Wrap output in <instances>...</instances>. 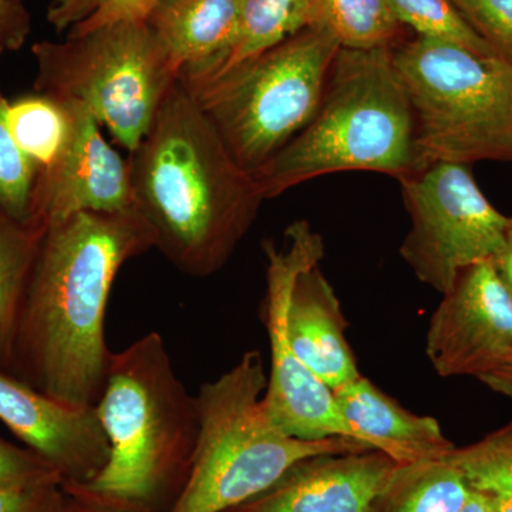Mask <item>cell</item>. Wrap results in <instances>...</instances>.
<instances>
[{"label":"cell","instance_id":"obj_1","mask_svg":"<svg viewBox=\"0 0 512 512\" xmlns=\"http://www.w3.org/2000/svg\"><path fill=\"white\" fill-rule=\"evenodd\" d=\"M153 248L137 210L82 212L43 231L15 342L30 386L96 406L113 356L104 326L111 289L130 259Z\"/></svg>","mask_w":512,"mask_h":512},{"label":"cell","instance_id":"obj_2","mask_svg":"<svg viewBox=\"0 0 512 512\" xmlns=\"http://www.w3.org/2000/svg\"><path fill=\"white\" fill-rule=\"evenodd\" d=\"M128 164L134 207L154 248L192 278L227 265L265 201L180 79Z\"/></svg>","mask_w":512,"mask_h":512},{"label":"cell","instance_id":"obj_3","mask_svg":"<svg viewBox=\"0 0 512 512\" xmlns=\"http://www.w3.org/2000/svg\"><path fill=\"white\" fill-rule=\"evenodd\" d=\"M94 409L109 458L83 487L140 510L170 512L190 476L198 404L175 372L160 333H147L113 353Z\"/></svg>","mask_w":512,"mask_h":512},{"label":"cell","instance_id":"obj_4","mask_svg":"<svg viewBox=\"0 0 512 512\" xmlns=\"http://www.w3.org/2000/svg\"><path fill=\"white\" fill-rule=\"evenodd\" d=\"M345 171L397 181L419 171L412 104L393 49H339L311 123L254 175L269 200Z\"/></svg>","mask_w":512,"mask_h":512},{"label":"cell","instance_id":"obj_5","mask_svg":"<svg viewBox=\"0 0 512 512\" xmlns=\"http://www.w3.org/2000/svg\"><path fill=\"white\" fill-rule=\"evenodd\" d=\"M266 384L258 350H247L228 372L202 384L194 460L170 512H224L262 493L305 458L370 450L348 437L288 436L266 412Z\"/></svg>","mask_w":512,"mask_h":512},{"label":"cell","instance_id":"obj_6","mask_svg":"<svg viewBox=\"0 0 512 512\" xmlns=\"http://www.w3.org/2000/svg\"><path fill=\"white\" fill-rule=\"evenodd\" d=\"M412 104L419 171L512 161V62L414 37L393 47Z\"/></svg>","mask_w":512,"mask_h":512},{"label":"cell","instance_id":"obj_7","mask_svg":"<svg viewBox=\"0 0 512 512\" xmlns=\"http://www.w3.org/2000/svg\"><path fill=\"white\" fill-rule=\"evenodd\" d=\"M340 46L309 28L187 89L229 153L255 174L311 123Z\"/></svg>","mask_w":512,"mask_h":512},{"label":"cell","instance_id":"obj_8","mask_svg":"<svg viewBox=\"0 0 512 512\" xmlns=\"http://www.w3.org/2000/svg\"><path fill=\"white\" fill-rule=\"evenodd\" d=\"M37 92L79 101L128 153L140 146L180 79L147 20L119 22L33 46Z\"/></svg>","mask_w":512,"mask_h":512},{"label":"cell","instance_id":"obj_9","mask_svg":"<svg viewBox=\"0 0 512 512\" xmlns=\"http://www.w3.org/2000/svg\"><path fill=\"white\" fill-rule=\"evenodd\" d=\"M470 167L441 161L399 181L412 222L400 256L441 295L464 269L500 254L510 222L487 200Z\"/></svg>","mask_w":512,"mask_h":512},{"label":"cell","instance_id":"obj_10","mask_svg":"<svg viewBox=\"0 0 512 512\" xmlns=\"http://www.w3.org/2000/svg\"><path fill=\"white\" fill-rule=\"evenodd\" d=\"M264 249L266 291L261 320L271 349V370L264 394L266 412L279 429L296 439L348 437L365 444L340 413L332 390L293 355L286 335L293 286L305 269L320 265L325 255L322 235L313 231L308 221H296L286 231L285 247L278 248L275 242L268 241Z\"/></svg>","mask_w":512,"mask_h":512},{"label":"cell","instance_id":"obj_11","mask_svg":"<svg viewBox=\"0 0 512 512\" xmlns=\"http://www.w3.org/2000/svg\"><path fill=\"white\" fill-rule=\"evenodd\" d=\"M426 355L441 377H481L512 355V299L493 262L464 269L431 315Z\"/></svg>","mask_w":512,"mask_h":512},{"label":"cell","instance_id":"obj_12","mask_svg":"<svg viewBox=\"0 0 512 512\" xmlns=\"http://www.w3.org/2000/svg\"><path fill=\"white\" fill-rule=\"evenodd\" d=\"M59 100L69 116V134L55 161L37 173L30 225L45 231L82 212L136 210L128 160L107 143L84 104Z\"/></svg>","mask_w":512,"mask_h":512},{"label":"cell","instance_id":"obj_13","mask_svg":"<svg viewBox=\"0 0 512 512\" xmlns=\"http://www.w3.org/2000/svg\"><path fill=\"white\" fill-rule=\"evenodd\" d=\"M0 421L45 460L63 484L86 485L109 458V441L94 407H77L0 372Z\"/></svg>","mask_w":512,"mask_h":512},{"label":"cell","instance_id":"obj_14","mask_svg":"<svg viewBox=\"0 0 512 512\" xmlns=\"http://www.w3.org/2000/svg\"><path fill=\"white\" fill-rule=\"evenodd\" d=\"M397 466L377 450L305 458L271 487L224 512H369Z\"/></svg>","mask_w":512,"mask_h":512},{"label":"cell","instance_id":"obj_15","mask_svg":"<svg viewBox=\"0 0 512 512\" xmlns=\"http://www.w3.org/2000/svg\"><path fill=\"white\" fill-rule=\"evenodd\" d=\"M346 329L338 295L320 266L305 269L292 289L286 335L293 355L332 392L360 376Z\"/></svg>","mask_w":512,"mask_h":512},{"label":"cell","instance_id":"obj_16","mask_svg":"<svg viewBox=\"0 0 512 512\" xmlns=\"http://www.w3.org/2000/svg\"><path fill=\"white\" fill-rule=\"evenodd\" d=\"M241 0H161L147 19L188 89L224 66L238 32Z\"/></svg>","mask_w":512,"mask_h":512},{"label":"cell","instance_id":"obj_17","mask_svg":"<svg viewBox=\"0 0 512 512\" xmlns=\"http://www.w3.org/2000/svg\"><path fill=\"white\" fill-rule=\"evenodd\" d=\"M333 394L340 413L366 446L382 451L400 466L441 460L456 447L444 436L439 421L404 409L365 376Z\"/></svg>","mask_w":512,"mask_h":512},{"label":"cell","instance_id":"obj_18","mask_svg":"<svg viewBox=\"0 0 512 512\" xmlns=\"http://www.w3.org/2000/svg\"><path fill=\"white\" fill-rule=\"evenodd\" d=\"M471 488L446 460L397 466L369 512H460Z\"/></svg>","mask_w":512,"mask_h":512},{"label":"cell","instance_id":"obj_19","mask_svg":"<svg viewBox=\"0 0 512 512\" xmlns=\"http://www.w3.org/2000/svg\"><path fill=\"white\" fill-rule=\"evenodd\" d=\"M313 19V0H241L237 37L224 66L212 79L312 28Z\"/></svg>","mask_w":512,"mask_h":512},{"label":"cell","instance_id":"obj_20","mask_svg":"<svg viewBox=\"0 0 512 512\" xmlns=\"http://www.w3.org/2000/svg\"><path fill=\"white\" fill-rule=\"evenodd\" d=\"M313 29L323 30L340 49H393L403 26L389 0H313Z\"/></svg>","mask_w":512,"mask_h":512},{"label":"cell","instance_id":"obj_21","mask_svg":"<svg viewBox=\"0 0 512 512\" xmlns=\"http://www.w3.org/2000/svg\"><path fill=\"white\" fill-rule=\"evenodd\" d=\"M42 235V229L20 224L0 211V357L15 346Z\"/></svg>","mask_w":512,"mask_h":512},{"label":"cell","instance_id":"obj_22","mask_svg":"<svg viewBox=\"0 0 512 512\" xmlns=\"http://www.w3.org/2000/svg\"><path fill=\"white\" fill-rule=\"evenodd\" d=\"M12 136L37 170L49 167L69 134V116L62 101L49 94L20 97L9 103Z\"/></svg>","mask_w":512,"mask_h":512},{"label":"cell","instance_id":"obj_23","mask_svg":"<svg viewBox=\"0 0 512 512\" xmlns=\"http://www.w3.org/2000/svg\"><path fill=\"white\" fill-rule=\"evenodd\" d=\"M447 463L463 474L471 490L512 497V423L466 447H454Z\"/></svg>","mask_w":512,"mask_h":512},{"label":"cell","instance_id":"obj_24","mask_svg":"<svg viewBox=\"0 0 512 512\" xmlns=\"http://www.w3.org/2000/svg\"><path fill=\"white\" fill-rule=\"evenodd\" d=\"M389 3L403 28L412 29L417 37L466 47L481 55L497 56L468 25L451 0H389Z\"/></svg>","mask_w":512,"mask_h":512},{"label":"cell","instance_id":"obj_25","mask_svg":"<svg viewBox=\"0 0 512 512\" xmlns=\"http://www.w3.org/2000/svg\"><path fill=\"white\" fill-rule=\"evenodd\" d=\"M3 50L0 49V55ZM8 100L0 90V211L20 224L32 221L37 167L16 144L8 121Z\"/></svg>","mask_w":512,"mask_h":512},{"label":"cell","instance_id":"obj_26","mask_svg":"<svg viewBox=\"0 0 512 512\" xmlns=\"http://www.w3.org/2000/svg\"><path fill=\"white\" fill-rule=\"evenodd\" d=\"M161 0H53L47 22L62 33H83L119 22L150 18Z\"/></svg>","mask_w":512,"mask_h":512},{"label":"cell","instance_id":"obj_27","mask_svg":"<svg viewBox=\"0 0 512 512\" xmlns=\"http://www.w3.org/2000/svg\"><path fill=\"white\" fill-rule=\"evenodd\" d=\"M468 25L494 50L512 62V0H451Z\"/></svg>","mask_w":512,"mask_h":512},{"label":"cell","instance_id":"obj_28","mask_svg":"<svg viewBox=\"0 0 512 512\" xmlns=\"http://www.w3.org/2000/svg\"><path fill=\"white\" fill-rule=\"evenodd\" d=\"M50 481L63 484L55 468L49 466L29 448L16 447L0 439V487Z\"/></svg>","mask_w":512,"mask_h":512},{"label":"cell","instance_id":"obj_29","mask_svg":"<svg viewBox=\"0 0 512 512\" xmlns=\"http://www.w3.org/2000/svg\"><path fill=\"white\" fill-rule=\"evenodd\" d=\"M0 512H66L63 484L50 481L0 487Z\"/></svg>","mask_w":512,"mask_h":512},{"label":"cell","instance_id":"obj_30","mask_svg":"<svg viewBox=\"0 0 512 512\" xmlns=\"http://www.w3.org/2000/svg\"><path fill=\"white\" fill-rule=\"evenodd\" d=\"M29 33L30 15L22 0H0V49H20Z\"/></svg>","mask_w":512,"mask_h":512},{"label":"cell","instance_id":"obj_31","mask_svg":"<svg viewBox=\"0 0 512 512\" xmlns=\"http://www.w3.org/2000/svg\"><path fill=\"white\" fill-rule=\"evenodd\" d=\"M63 490L66 493V512H150L101 497L83 485L63 484Z\"/></svg>","mask_w":512,"mask_h":512},{"label":"cell","instance_id":"obj_32","mask_svg":"<svg viewBox=\"0 0 512 512\" xmlns=\"http://www.w3.org/2000/svg\"><path fill=\"white\" fill-rule=\"evenodd\" d=\"M491 262H493L498 278L501 279L512 299V217H510V222H508L504 247L501 249L500 254L495 256Z\"/></svg>","mask_w":512,"mask_h":512},{"label":"cell","instance_id":"obj_33","mask_svg":"<svg viewBox=\"0 0 512 512\" xmlns=\"http://www.w3.org/2000/svg\"><path fill=\"white\" fill-rule=\"evenodd\" d=\"M480 382L493 392L512 400V355L503 366L481 377Z\"/></svg>","mask_w":512,"mask_h":512},{"label":"cell","instance_id":"obj_34","mask_svg":"<svg viewBox=\"0 0 512 512\" xmlns=\"http://www.w3.org/2000/svg\"><path fill=\"white\" fill-rule=\"evenodd\" d=\"M460 512H494L490 495L480 493V491L471 490L466 504L463 505Z\"/></svg>","mask_w":512,"mask_h":512},{"label":"cell","instance_id":"obj_35","mask_svg":"<svg viewBox=\"0 0 512 512\" xmlns=\"http://www.w3.org/2000/svg\"><path fill=\"white\" fill-rule=\"evenodd\" d=\"M490 495L491 504H493L494 512H512V497L503 494Z\"/></svg>","mask_w":512,"mask_h":512}]
</instances>
